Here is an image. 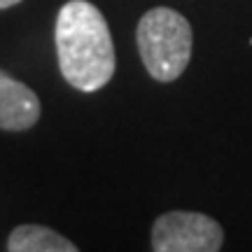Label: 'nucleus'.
I'll list each match as a JSON object with an SVG mask.
<instances>
[{
    "label": "nucleus",
    "instance_id": "1",
    "mask_svg": "<svg viewBox=\"0 0 252 252\" xmlns=\"http://www.w3.org/2000/svg\"><path fill=\"white\" fill-rule=\"evenodd\" d=\"M56 56L65 82L80 91L103 89L115 75L112 35L96 5L68 0L56 17Z\"/></svg>",
    "mask_w": 252,
    "mask_h": 252
},
{
    "label": "nucleus",
    "instance_id": "2",
    "mask_svg": "<svg viewBox=\"0 0 252 252\" xmlns=\"http://www.w3.org/2000/svg\"><path fill=\"white\" fill-rule=\"evenodd\" d=\"M138 52L154 80H178L191 59V26L180 12L154 7L145 12L138 31Z\"/></svg>",
    "mask_w": 252,
    "mask_h": 252
},
{
    "label": "nucleus",
    "instance_id": "3",
    "mask_svg": "<svg viewBox=\"0 0 252 252\" xmlns=\"http://www.w3.org/2000/svg\"><path fill=\"white\" fill-rule=\"evenodd\" d=\"M224 243V231L203 213L173 210L154 222L152 248L157 252H215Z\"/></svg>",
    "mask_w": 252,
    "mask_h": 252
},
{
    "label": "nucleus",
    "instance_id": "4",
    "mask_svg": "<svg viewBox=\"0 0 252 252\" xmlns=\"http://www.w3.org/2000/svg\"><path fill=\"white\" fill-rule=\"evenodd\" d=\"M40 119V100L24 82L0 70V128L26 131Z\"/></svg>",
    "mask_w": 252,
    "mask_h": 252
},
{
    "label": "nucleus",
    "instance_id": "5",
    "mask_svg": "<svg viewBox=\"0 0 252 252\" xmlns=\"http://www.w3.org/2000/svg\"><path fill=\"white\" fill-rule=\"evenodd\" d=\"M9 252H75L77 245L65 236L56 234L54 229L42 224H21L17 226L7 241Z\"/></svg>",
    "mask_w": 252,
    "mask_h": 252
},
{
    "label": "nucleus",
    "instance_id": "6",
    "mask_svg": "<svg viewBox=\"0 0 252 252\" xmlns=\"http://www.w3.org/2000/svg\"><path fill=\"white\" fill-rule=\"evenodd\" d=\"M17 2H21V0H0V9L12 7V5H17Z\"/></svg>",
    "mask_w": 252,
    "mask_h": 252
}]
</instances>
